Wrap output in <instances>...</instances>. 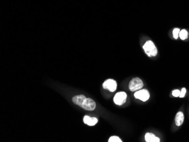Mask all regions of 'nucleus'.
I'll list each match as a JSON object with an SVG mask.
<instances>
[{
	"mask_svg": "<svg viewBox=\"0 0 189 142\" xmlns=\"http://www.w3.org/2000/svg\"><path fill=\"white\" fill-rule=\"evenodd\" d=\"M180 93L181 92L180 91V90H174L173 92H172V95L173 96L175 97H178L180 96Z\"/></svg>",
	"mask_w": 189,
	"mask_h": 142,
	"instance_id": "ddd939ff",
	"label": "nucleus"
},
{
	"mask_svg": "<svg viewBox=\"0 0 189 142\" xmlns=\"http://www.w3.org/2000/svg\"><path fill=\"white\" fill-rule=\"evenodd\" d=\"M143 87L142 80L139 78H134L131 80L129 85V90L132 91H137L140 90Z\"/></svg>",
	"mask_w": 189,
	"mask_h": 142,
	"instance_id": "7ed1b4c3",
	"label": "nucleus"
},
{
	"mask_svg": "<svg viewBox=\"0 0 189 142\" xmlns=\"http://www.w3.org/2000/svg\"><path fill=\"white\" fill-rule=\"evenodd\" d=\"M72 101L74 104L88 111L94 110L96 107L94 100L87 98L85 96L82 95L74 96Z\"/></svg>",
	"mask_w": 189,
	"mask_h": 142,
	"instance_id": "f257e3e1",
	"label": "nucleus"
},
{
	"mask_svg": "<svg viewBox=\"0 0 189 142\" xmlns=\"http://www.w3.org/2000/svg\"><path fill=\"white\" fill-rule=\"evenodd\" d=\"M184 121V115L182 112H178L175 117V122L177 126L182 125Z\"/></svg>",
	"mask_w": 189,
	"mask_h": 142,
	"instance_id": "6e6552de",
	"label": "nucleus"
},
{
	"mask_svg": "<svg viewBox=\"0 0 189 142\" xmlns=\"http://www.w3.org/2000/svg\"><path fill=\"white\" fill-rule=\"evenodd\" d=\"M109 142H122V141L117 136H113L109 138Z\"/></svg>",
	"mask_w": 189,
	"mask_h": 142,
	"instance_id": "9b49d317",
	"label": "nucleus"
},
{
	"mask_svg": "<svg viewBox=\"0 0 189 142\" xmlns=\"http://www.w3.org/2000/svg\"><path fill=\"white\" fill-rule=\"evenodd\" d=\"M186 93V89L185 88H183L181 91V93H180V98H184L185 96V94Z\"/></svg>",
	"mask_w": 189,
	"mask_h": 142,
	"instance_id": "4468645a",
	"label": "nucleus"
},
{
	"mask_svg": "<svg viewBox=\"0 0 189 142\" xmlns=\"http://www.w3.org/2000/svg\"><path fill=\"white\" fill-rule=\"evenodd\" d=\"M143 48L149 57H155L158 54V49L152 41H147Z\"/></svg>",
	"mask_w": 189,
	"mask_h": 142,
	"instance_id": "f03ea898",
	"label": "nucleus"
},
{
	"mask_svg": "<svg viewBox=\"0 0 189 142\" xmlns=\"http://www.w3.org/2000/svg\"><path fill=\"white\" fill-rule=\"evenodd\" d=\"M145 140L147 142H159L160 139L152 133H147L145 135Z\"/></svg>",
	"mask_w": 189,
	"mask_h": 142,
	"instance_id": "1a4fd4ad",
	"label": "nucleus"
},
{
	"mask_svg": "<svg viewBox=\"0 0 189 142\" xmlns=\"http://www.w3.org/2000/svg\"><path fill=\"white\" fill-rule=\"evenodd\" d=\"M127 99V94L125 92H120L115 95L113 101L115 103L118 105H122L125 103Z\"/></svg>",
	"mask_w": 189,
	"mask_h": 142,
	"instance_id": "20e7f679",
	"label": "nucleus"
},
{
	"mask_svg": "<svg viewBox=\"0 0 189 142\" xmlns=\"http://www.w3.org/2000/svg\"><path fill=\"white\" fill-rule=\"evenodd\" d=\"M180 37L181 38V39L182 40H185L188 38V32L186 29H182L180 32Z\"/></svg>",
	"mask_w": 189,
	"mask_h": 142,
	"instance_id": "9d476101",
	"label": "nucleus"
},
{
	"mask_svg": "<svg viewBox=\"0 0 189 142\" xmlns=\"http://www.w3.org/2000/svg\"><path fill=\"white\" fill-rule=\"evenodd\" d=\"M83 121L84 123L87 124L88 126H94L97 123V119L95 117H90L88 115L84 117Z\"/></svg>",
	"mask_w": 189,
	"mask_h": 142,
	"instance_id": "0eeeda50",
	"label": "nucleus"
},
{
	"mask_svg": "<svg viewBox=\"0 0 189 142\" xmlns=\"http://www.w3.org/2000/svg\"><path fill=\"white\" fill-rule=\"evenodd\" d=\"M102 87L103 88L108 90L110 92H115L116 90L117 84L115 80L109 79L104 82Z\"/></svg>",
	"mask_w": 189,
	"mask_h": 142,
	"instance_id": "423d86ee",
	"label": "nucleus"
},
{
	"mask_svg": "<svg viewBox=\"0 0 189 142\" xmlns=\"http://www.w3.org/2000/svg\"><path fill=\"white\" fill-rule=\"evenodd\" d=\"M180 29H173V37L174 38L177 39L178 37V35H179V34H180Z\"/></svg>",
	"mask_w": 189,
	"mask_h": 142,
	"instance_id": "f8f14e48",
	"label": "nucleus"
},
{
	"mask_svg": "<svg viewBox=\"0 0 189 142\" xmlns=\"http://www.w3.org/2000/svg\"><path fill=\"white\" fill-rule=\"evenodd\" d=\"M134 97L136 99L140 100L143 101H146L150 98V93L146 89L138 90L134 93Z\"/></svg>",
	"mask_w": 189,
	"mask_h": 142,
	"instance_id": "39448f33",
	"label": "nucleus"
}]
</instances>
